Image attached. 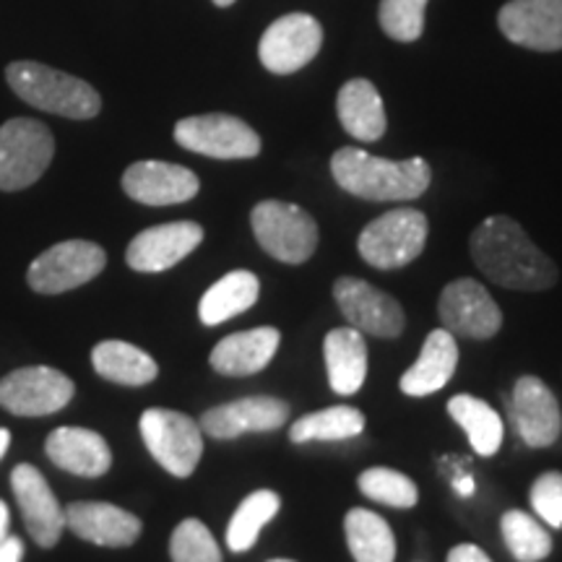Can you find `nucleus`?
<instances>
[{
    "mask_svg": "<svg viewBox=\"0 0 562 562\" xmlns=\"http://www.w3.org/2000/svg\"><path fill=\"white\" fill-rule=\"evenodd\" d=\"M472 261L497 286L516 292H544L558 284L560 271L544 250H539L516 220L495 214L472 232Z\"/></svg>",
    "mask_w": 562,
    "mask_h": 562,
    "instance_id": "nucleus-1",
    "label": "nucleus"
},
{
    "mask_svg": "<svg viewBox=\"0 0 562 562\" xmlns=\"http://www.w3.org/2000/svg\"><path fill=\"white\" fill-rule=\"evenodd\" d=\"M331 175L339 188L364 201H414L432 182L430 165L422 157L391 161L355 146L334 154Z\"/></svg>",
    "mask_w": 562,
    "mask_h": 562,
    "instance_id": "nucleus-2",
    "label": "nucleus"
},
{
    "mask_svg": "<svg viewBox=\"0 0 562 562\" xmlns=\"http://www.w3.org/2000/svg\"><path fill=\"white\" fill-rule=\"evenodd\" d=\"M5 81L26 104L53 112V115L70 117V121H91L102 110L100 91L91 83L45 66V63H11L5 68Z\"/></svg>",
    "mask_w": 562,
    "mask_h": 562,
    "instance_id": "nucleus-3",
    "label": "nucleus"
},
{
    "mask_svg": "<svg viewBox=\"0 0 562 562\" xmlns=\"http://www.w3.org/2000/svg\"><path fill=\"white\" fill-rule=\"evenodd\" d=\"M427 245V216L417 209H393L372 220L357 237V250L372 269L396 271L417 261Z\"/></svg>",
    "mask_w": 562,
    "mask_h": 562,
    "instance_id": "nucleus-4",
    "label": "nucleus"
},
{
    "mask_svg": "<svg viewBox=\"0 0 562 562\" xmlns=\"http://www.w3.org/2000/svg\"><path fill=\"white\" fill-rule=\"evenodd\" d=\"M252 235L281 263L311 261L318 248V224L305 209L284 201H261L250 211Z\"/></svg>",
    "mask_w": 562,
    "mask_h": 562,
    "instance_id": "nucleus-5",
    "label": "nucleus"
},
{
    "mask_svg": "<svg viewBox=\"0 0 562 562\" xmlns=\"http://www.w3.org/2000/svg\"><path fill=\"white\" fill-rule=\"evenodd\" d=\"M55 138L45 123L13 117L0 125V191H24L50 167Z\"/></svg>",
    "mask_w": 562,
    "mask_h": 562,
    "instance_id": "nucleus-6",
    "label": "nucleus"
},
{
    "mask_svg": "<svg viewBox=\"0 0 562 562\" xmlns=\"http://www.w3.org/2000/svg\"><path fill=\"white\" fill-rule=\"evenodd\" d=\"M140 438L161 469L172 476H191L203 456V430L188 414L172 409H146L140 414Z\"/></svg>",
    "mask_w": 562,
    "mask_h": 562,
    "instance_id": "nucleus-7",
    "label": "nucleus"
},
{
    "mask_svg": "<svg viewBox=\"0 0 562 562\" xmlns=\"http://www.w3.org/2000/svg\"><path fill=\"white\" fill-rule=\"evenodd\" d=\"M108 252L97 243L66 240L37 256L26 271V281L37 294H63L100 277Z\"/></svg>",
    "mask_w": 562,
    "mask_h": 562,
    "instance_id": "nucleus-8",
    "label": "nucleus"
},
{
    "mask_svg": "<svg viewBox=\"0 0 562 562\" xmlns=\"http://www.w3.org/2000/svg\"><path fill=\"white\" fill-rule=\"evenodd\" d=\"M175 140L182 149L211 159H252L261 154V138L248 123L224 112L182 117L175 125Z\"/></svg>",
    "mask_w": 562,
    "mask_h": 562,
    "instance_id": "nucleus-9",
    "label": "nucleus"
},
{
    "mask_svg": "<svg viewBox=\"0 0 562 562\" xmlns=\"http://www.w3.org/2000/svg\"><path fill=\"white\" fill-rule=\"evenodd\" d=\"M76 385L60 370L34 364L13 370L0 381V406L16 417H47L66 409Z\"/></svg>",
    "mask_w": 562,
    "mask_h": 562,
    "instance_id": "nucleus-10",
    "label": "nucleus"
},
{
    "mask_svg": "<svg viewBox=\"0 0 562 562\" xmlns=\"http://www.w3.org/2000/svg\"><path fill=\"white\" fill-rule=\"evenodd\" d=\"M334 297L349 326L360 334L378 336V339H396L404 331L406 315L402 302L368 284V281L339 277L334 284Z\"/></svg>",
    "mask_w": 562,
    "mask_h": 562,
    "instance_id": "nucleus-11",
    "label": "nucleus"
},
{
    "mask_svg": "<svg viewBox=\"0 0 562 562\" xmlns=\"http://www.w3.org/2000/svg\"><path fill=\"white\" fill-rule=\"evenodd\" d=\"M442 328L463 339L484 341L503 328V313L492 294L474 279H456L438 302Z\"/></svg>",
    "mask_w": 562,
    "mask_h": 562,
    "instance_id": "nucleus-12",
    "label": "nucleus"
},
{
    "mask_svg": "<svg viewBox=\"0 0 562 562\" xmlns=\"http://www.w3.org/2000/svg\"><path fill=\"white\" fill-rule=\"evenodd\" d=\"M323 30L311 13H286L263 32L258 55L271 74L286 76L305 68L321 53Z\"/></svg>",
    "mask_w": 562,
    "mask_h": 562,
    "instance_id": "nucleus-13",
    "label": "nucleus"
},
{
    "mask_svg": "<svg viewBox=\"0 0 562 562\" xmlns=\"http://www.w3.org/2000/svg\"><path fill=\"white\" fill-rule=\"evenodd\" d=\"M11 487L34 542L45 550L58 544L60 533L66 529V510L42 472H37L32 463H19L11 472Z\"/></svg>",
    "mask_w": 562,
    "mask_h": 562,
    "instance_id": "nucleus-14",
    "label": "nucleus"
},
{
    "mask_svg": "<svg viewBox=\"0 0 562 562\" xmlns=\"http://www.w3.org/2000/svg\"><path fill=\"white\" fill-rule=\"evenodd\" d=\"M510 417L518 438L529 448H550L562 432V412L550 385L537 375L518 378L513 385Z\"/></svg>",
    "mask_w": 562,
    "mask_h": 562,
    "instance_id": "nucleus-15",
    "label": "nucleus"
},
{
    "mask_svg": "<svg viewBox=\"0 0 562 562\" xmlns=\"http://www.w3.org/2000/svg\"><path fill=\"white\" fill-rule=\"evenodd\" d=\"M497 26L526 50H562V0H510L497 13Z\"/></svg>",
    "mask_w": 562,
    "mask_h": 562,
    "instance_id": "nucleus-16",
    "label": "nucleus"
},
{
    "mask_svg": "<svg viewBox=\"0 0 562 562\" xmlns=\"http://www.w3.org/2000/svg\"><path fill=\"white\" fill-rule=\"evenodd\" d=\"M203 243V227L195 222H170L138 232L125 250V263L138 273H159L178 266Z\"/></svg>",
    "mask_w": 562,
    "mask_h": 562,
    "instance_id": "nucleus-17",
    "label": "nucleus"
},
{
    "mask_svg": "<svg viewBox=\"0 0 562 562\" xmlns=\"http://www.w3.org/2000/svg\"><path fill=\"white\" fill-rule=\"evenodd\" d=\"M290 404L273 396H250L203 412L201 430L214 440H235L245 432L279 430L290 419Z\"/></svg>",
    "mask_w": 562,
    "mask_h": 562,
    "instance_id": "nucleus-18",
    "label": "nucleus"
},
{
    "mask_svg": "<svg viewBox=\"0 0 562 562\" xmlns=\"http://www.w3.org/2000/svg\"><path fill=\"white\" fill-rule=\"evenodd\" d=\"M193 170L170 161H136L123 172V191L144 206H175L199 195Z\"/></svg>",
    "mask_w": 562,
    "mask_h": 562,
    "instance_id": "nucleus-19",
    "label": "nucleus"
},
{
    "mask_svg": "<svg viewBox=\"0 0 562 562\" xmlns=\"http://www.w3.org/2000/svg\"><path fill=\"white\" fill-rule=\"evenodd\" d=\"M66 526L83 542L100 547H131L144 529L138 516L112 503H70Z\"/></svg>",
    "mask_w": 562,
    "mask_h": 562,
    "instance_id": "nucleus-20",
    "label": "nucleus"
},
{
    "mask_svg": "<svg viewBox=\"0 0 562 562\" xmlns=\"http://www.w3.org/2000/svg\"><path fill=\"white\" fill-rule=\"evenodd\" d=\"M45 453L63 472L97 480L112 467L108 440L87 427H58L45 442Z\"/></svg>",
    "mask_w": 562,
    "mask_h": 562,
    "instance_id": "nucleus-21",
    "label": "nucleus"
},
{
    "mask_svg": "<svg viewBox=\"0 0 562 562\" xmlns=\"http://www.w3.org/2000/svg\"><path fill=\"white\" fill-rule=\"evenodd\" d=\"M279 344L281 334L273 326L250 328V331L224 336L211 351L209 362L224 378H248L273 360Z\"/></svg>",
    "mask_w": 562,
    "mask_h": 562,
    "instance_id": "nucleus-22",
    "label": "nucleus"
},
{
    "mask_svg": "<svg viewBox=\"0 0 562 562\" xmlns=\"http://www.w3.org/2000/svg\"><path fill=\"white\" fill-rule=\"evenodd\" d=\"M456 368H459V344H456V336L446 331V328H435L425 339L417 362L402 375L398 389L412 398L430 396V393L446 389Z\"/></svg>",
    "mask_w": 562,
    "mask_h": 562,
    "instance_id": "nucleus-23",
    "label": "nucleus"
},
{
    "mask_svg": "<svg viewBox=\"0 0 562 562\" xmlns=\"http://www.w3.org/2000/svg\"><path fill=\"white\" fill-rule=\"evenodd\" d=\"M328 383L339 396H355L368 375V347L357 328H334L323 341Z\"/></svg>",
    "mask_w": 562,
    "mask_h": 562,
    "instance_id": "nucleus-24",
    "label": "nucleus"
},
{
    "mask_svg": "<svg viewBox=\"0 0 562 562\" xmlns=\"http://www.w3.org/2000/svg\"><path fill=\"white\" fill-rule=\"evenodd\" d=\"M336 112H339L344 131L364 144L381 140L385 125H389L381 94L368 79H351L344 83L336 97Z\"/></svg>",
    "mask_w": 562,
    "mask_h": 562,
    "instance_id": "nucleus-25",
    "label": "nucleus"
},
{
    "mask_svg": "<svg viewBox=\"0 0 562 562\" xmlns=\"http://www.w3.org/2000/svg\"><path fill=\"white\" fill-rule=\"evenodd\" d=\"M261 294V281L250 271H229L214 286H209L201 297L199 315L203 326H220V323L235 318L250 311Z\"/></svg>",
    "mask_w": 562,
    "mask_h": 562,
    "instance_id": "nucleus-26",
    "label": "nucleus"
},
{
    "mask_svg": "<svg viewBox=\"0 0 562 562\" xmlns=\"http://www.w3.org/2000/svg\"><path fill=\"white\" fill-rule=\"evenodd\" d=\"M91 364L97 375L110 383L121 385H146L159 375L157 362L144 349L133 347L128 341L108 339L91 349Z\"/></svg>",
    "mask_w": 562,
    "mask_h": 562,
    "instance_id": "nucleus-27",
    "label": "nucleus"
},
{
    "mask_svg": "<svg viewBox=\"0 0 562 562\" xmlns=\"http://www.w3.org/2000/svg\"><path fill=\"white\" fill-rule=\"evenodd\" d=\"M347 544L355 562H393L396 560V539L391 526L378 513L355 508L344 518Z\"/></svg>",
    "mask_w": 562,
    "mask_h": 562,
    "instance_id": "nucleus-28",
    "label": "nucleus"
},
{
    "mask_svg": "<svg viewBox=\"0 0 562 562\" xmlns=\"http://www.w3.org/2000/svg\"><path fill=\"white\" fill-rule=\"evenodd\" d=\"M448 414L459 422L463 432L469 435V442L480 456H495L503 446V419L501 414L482 398L467 396H453L448 402Z\"/></svg>",
    "mask_w": 562,
    "mask_h": 562,
    "instance_id": "nucleus-29",
    "label": "nucleus"
},
{
    "mask_svg": "<svg viewBox=\"0 0 562 562\" xmlns=\"http://www.w3.org/2000/svg\"><path fill=\"white\" fill-rule=\"evenodd\" d=\"M364 430V414L355 406H328L323 412H313L292 422V442H339L360 438Z\"/></svg>",
    "mask_w": 562,
    "mask_h": 562,
    "instance_id": "nucleus-30",
    "label": "nucleus"
},
{
    "mask_svg": "<svg viewBox=\"0 0 562 562\" xmlns=\"http://www.w3.org/2000/svg\"><path fill=\"white\" fill-rule=\"evenodd\" d=\"M281 497L273 490H256L245 497L227 526V547L232 552H248L261 537L263 526L277 516Z\"/></svg>",
    "mask_w": 562,
    "mask_h": 562,
    "instance_id": "nucleus-31",
    "label": "nucleus"
},
{
    "mask_svg": "<svg viewBox=\"0 0 562 562\" xmlns=\"http://www.w3.org/2000/svg\"><path fill=\"white\" fill-rule=\"evenodd\" d=\"M503 539L518 562H542L552 552V537L526 510H508L501 521Z\"/></svg>",
    "mask_w": 562,
    "mask_h": 562,
    "instance_id": "nucleus-32",
    "label": "nucleus"
},
{
    "mask_svg": "<svg viewBox=\"0 0 562 562\" xmlns=\"http://www.w3.org/2000/svg\"><path fill=\"white\" fill-rule=\"evenodd\" d=\"M360 492L370 501L391 505V508H414L419 501V490L409 476L396 472V469L375 467L360 474Z\"/></svg>",
    "mask_w": 562,
    "mask_h": 562,
    "instance_id": "nucleus-33",
    "label": "nucleus"
},
{
    "mask_svg": "<svg viewBox=\"0 0 562 562\" xmlns=\"http://www.w3.org/2000/svg\"><path fill=\"white\" fill-rule=\"evenodd\" d=\"M172 562H222V550L214 533L199 518H186L170 539Z\"/></svg>",
    "mask_w": 562,
    "mask_h": 562,
    "instance_id": "nucleus-34",
    "label": "nucleus"
},
{
    "mask_svg": "<svg viewBox=\"0 0 562 562\" xmlns=\"http://www.w3.org/2000/svg\"><path fill=\"white\" fill-rule=\"evenodd\" d=\"M427 0H381V26L391 40L414 42L425 32Z\"/></svg>",
    "mask_w": 562,
    "mask_h": 562,
    "instance_id": "nucleus-35",
    "label": "nucleus"
},
{
    "mask_svg": "<svg viewBox=\"0 0 562 562\" xmlns=\"http://www.w3.org/2000/svg\"><path fill=\"white\" fill-rule=\"evenodd\" d=\"M531 508L552 529H562V474L544 472L537 476L529 492Z\"/></svg>",
    "mask_w": 562,
    "mask_h": 562,
    "instance_id": "nucleus-36",
    "label": "nucleus"
},
{
    "mask_svg": "<svg viewBox=\"0 0 562 562\" xmlns=\"http://www.w3.org/2000/svg\"><path fill=\"white\" fill-rule=\"evenodd\" d=\"M448 562H492L476 544H456L448 552Z\"/></svg>",
    "mask_w": 562,
    "mask_h": 562,
    "instance_id": "nucleus-37",
    "label": "nucleus"
},
{
    "mask_svg": "<svg viewBox=\"0 0 562 562\" xmlns=\"http://www.w3.org/2000/svg\"><path fill=\"white\" fill-rule=\"evenodd\" d=\"M24 560V544L19 537H5L0 539V562H21Z\"/></svg>",
    "mask_w": 562,
    "mask_h": 562,
    "instance_id": "nucleus-38",
    "label": "nucleus"
},
{
    "mask_svg": "<svg viewBox=\"0 0 562 562\" xmlns=\"http://www.w3.org/2000/svg\"><path fill=\"white\" fill-rule=\"evenodd\" d=\"M453 487H456V492H459V495H472V492H474V480H472V476H456V480H453Z\"/></svg>",
    "mask_w": 562,
    "mask_h": 562,
    "instance_id": "nucleus-39",
    "label": "nucleus"
},
{
    "mask_svg": "<svg viewBox=\"0 0 562 562\" xmlns=\"http://www.w3.org/2000/svg\"><path fill=\"white\" fill-rule=\"evenodd\" d=\"M9 521H11V516H9V505H5L3 501H0V539L9 537Z\"/></svg>",
    "mask_w": 562,
    "mask_h": 562,
    "instance_id": "nucleus-40",
    "label": "nucleus"
},
{
    "mask_svg": "<svg viewBox=\"0 0 562 562\" xmlns=\"http://www.w3.org/2000/svg\"><path fill=\"white\" fill-rule=\"evenodd\" d=\"M9 442H11V432L5 427H0V459H3L5 451H9Z\"/></svg>",
    "mask_w": 562,
    "mask_h": 562,
    "instance_id": "nucleus-41",
    "label": "nucleus"
},
{
    "mask_svg": "<svg viewBox=\"0 0 562 562\" xmlns=\"http://www.w3.org/2000/svg\"><path fill=\"white\" fill-rule=\"evenodd\" d=\"M214 3H216V5H220V9H227V5H232V3H235V0H214Z\"/></svg>",
    "mask_w": 562,
    "mask_h": 562,
    "instance_id": "nucleus-42",
    "label": "nucleus"
},
{
    "mask_svg": "<svg viewBox=\"0 0 562 562\" xmlns=\"http://www.w3.org/2000/svg\"><path fill=\"white\" fill-rule=\"evenodd\" d=\"M269 562H294V560H269Z\"/></svg>",
    "mask_w": 562,
    "mask_h": 562,
    "instance_id": "nucleus-43",
    "label": "nucleus"
}]
</instances>
